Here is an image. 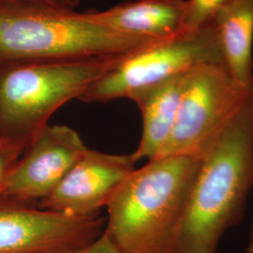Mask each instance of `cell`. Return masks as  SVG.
<instances>
[{
  "mask_svg": "<svg viewBox=\"0 0 253 253\" xmlns=\"http://www.w3.org/2000/svg\"><path fill=\"white\" fill-rule=\"evenodd\" d=\"M223 64L212 22L172 40L152 43L122 54L108 71L84 93V102L129 99L200 64Z\"/></svg>",
  "mask_w": 253,
  "mask_h": 253,
  "instance_id": "obj_6",
  "label": "cell"
},
{
  "mask_svg": "<svg viewBox=\"0 0 253 253\" xmlns=\"http://www.w3.org/2000/svg\"><path fill=\"white\" fill-rule=\"evenodd\" d=\"M86 149L81 136L72 127L48 125L26 147L9 172L0 195L38 205Z\"/></svg>",
  "mask_w": 253,
  "mask_h": 253,
  "instance_id": "obj_9",
  "label": "cell"
},
{
  "mask_svg": "<svg viewBox=\"0 0 253 253\" xmlns=\"http://www.w3.org/2000/svg\"><path fill=\"white\" fill-rule=\"evenodd\" d=\"M253 188V94L201 160L173 253H217Z\"/></svg>",
  "mask_w": 253,
  "mask_h": 253,
  "instance_id": "obj_1",
  "label": "cell"
},
{
  "mask_svg": "<svg viewBox=\"0 0 253 253\" xmlns=\"http://www.w3.org/2000/svg\"><path fill=\"white\" fill-rule=\"evenodd\" d=\"M253 94L235 81L223 64L192 68L186 75L172 133L159 157L202 160Z\"/></svg>",
  "mask_w": 253,
  "mask_h": 253,
  "instance_id": "obj_5",
  "label": "cell"
},
{
  "mask_svg": "<svg viewBox=\"0 0 253 253\" xmlns=\"http://www.w3.org/2000/svg\"><path fill=\"white\" fill-rule=\"evenodd\" d=\"M73 253H122L103 233L94 242Z\"/></svg>",
  "mask_w": 253,
  "mask_h": 253,
  "instance_id": "obj_15",
  "label": "cell"
},
{
  "mask_svg": "<svg viewBox=\"0 0 253 253\" xmlns=\"http://www.w3.org/2000/svg\"><path fill=\"white\" fill-rule=\"evenodd\" d=\"M185 12L186 0H134L81 14L91 23L151 44L185 33Z\"/></svg>",
  "mask_w": 253,
  "mask_h": 253,
  "instance_id": "obj_10",
  "label": "cell"
},
{
  "mask_svg": "<svg viewBox=\"0 0 253 253\" xmlns=\"http://www.w3.org/2000/svg\"><path fill=\"white\" fill-rule=\"evenodd\" d=\"M121 55L0 63V138L25 150L54 112L80 100Z\"/></svg>",
  "mask_w": 253,
  "mask_h": 253,
  "instance_id": "obj_3",
  "label": "cell"
},
{
  "mask_svg": "<svg viewBox=\"0 0 253 253\" xmlns=\"http://www.w3.org/2000/svg\"><path fill=\"white\" fill-rule=\"evenodd\" d=\"M131 154L86 149L51 193L38 203L43 210L77 217L100 216L120 185L136 169Z\"/></svg>",
  "mask_w": 253,
  "mask_h": 253,
  "instance_id": "obj_8",
  "label": "cell"
},
{
  "mask_svg": "<svg viewBox=\"0 0 253 253\" xmlns=\"http://www.w3.org/2000/svg\"><path fill=\"white\" fill-rule=\"evenodd\" d=\"M253 253V251H252V252H250V253Z\"/></svg>",
  "mask_w": 253,
  "mask_h": 253,
  "instance_id": "obj_18",
  "label": "cell"
},
{
  "mask_svg": "<svg viewBox=\"0 0 253 253\" xmlns=\"http://www.w3.org/2000/svg\"><path fill=\"white\" fill-rule=\"evenodd\" d=\"M200 163L162 156L135 169L106 206L103 234L122 253H173Z\"/></svg>",
  "mask_w": 253,
  "mask_h": 253,
  "instance_id": "obj_2",
  "label": "cell"
},
{
  "mask_svg": "<svg viewBox=\"0 0 253 253\" xmlns=\"http://www.w3.org/2000/svg\"><path fill=\"white\" fill-rule=\"evenodd\" d=\"M146 45L91 23L76 10L0 2V63L116 56Z\"/></svg>",
  "mask_w": 253,
  "mask_h": 253,
  "instance_id": "obj_4",
  "label": "cell"
},
{
  "mask_svg": "<svg viewBox=\"0 0 253 253\" xmlns=\"http://www.w3.org/2000/svg\"><path fill=\"white\" fill-rule=\"evenodd\" d=\"M253 251V224L252 228V232H251V236H250V241H249V246L247 249V253H250Z\"/></svg>",
  "mask_w": 253,
  "mask_h": 253,
  "instance_id": "obj_17",
  "label": "cell"
},
{
  "mask_svg": "<svg viewBox=\"0 0 253 253\" xmlns=\"http://www.w3.org/2000/svg\"><path fill=\"white\" fill-rule=\"evenodd\" d=\"M23 152V148L0 138V194L9 172L18 162Z\"/></svg>",
  "mask_w": 253,
  "mask_h": 253,
  "instance_id": "obj_14",
  "label": "cell"
},
{
  "mask_svg": "<svg viewBox=\"0 0 253 253\" xmlns=\"http://www.w3.org/2000/svg\"><path fill=\"white\" fill-rule=\"evenodd\" d=\"M187 73L140 91L130 98L143 119L142 137L131 153L136 163L144 159L153 160L162 152L174 126Z\"/></svg>",
  "mask_w": 253,
  "mask_h": 253,
  "instance_id": "obj_11",
  "label": "cell"
},
{
  "mask_svg": "<svg viewBox=\"0 0 253 253\" xmlns=\"http://www.w3.org/2000/svg\"><path fill=\"white\" fill-rule=\"evenodd\" d=\"M6 1L32 2V3H38L42 5L54 7L56 9H66V10H75L81 3V0H0V2H6Z\"/></svg>",
  "mask_w": 253,
  "mask_h": 253,
  "instance_id": "obj_16",
  "label": "cell"
},
{
  "mask_svg": "<svg viewBox=\"0 0 253 253\" xmlns=\"http://www.w3.org/2000/svg\"><path fill=\"white\" fill-rule=\"evenodd\" d=\"M211 22L227 70L238 84L253 90V0H230Z\"/></svg>",
  "mask_w": 253,
  "mask_h": 253,
  "instance_id": "obj_12",
  "label": "cell"
},
{
  "mask_svg": "<svg viewBox=\"0 0 253 253\" xmlns=\"http://www.w3.org/2000/svg\"><path fill=\"white\" fill-rule=\"evenodd\" d=\"M230 0H186L185 32L194 31L211 22L217 10Z\"/></svg>",
  "mask_w": 253,
  "mask_h": 253,
  "instance_id": "obj_13",
  "label": "cell"
},
{
  "mask_svg": "<svg viewBox=\"0 0 253 253\" xmlns=\"http://www.w3.org/2000/svg\"><path fill=\"white\" fill-rule=\"evenodd\" d=\"M103 217H77L0 195V253H73L103 233Z\"/></svg>",
  "mask_w": 253,
  "mask_h": 253,
  "instance_id": "obj_7",
  "label": "cell"
}]
</instances>
